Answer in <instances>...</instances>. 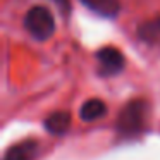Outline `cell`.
Returning a JSON list of instances; mask_svg holds the SVG:
<instances>
[{"instance_id": "obj_1", "label": "cell", "mask_w": 160, "mask_h": 160, "mask_svg": "<svg viewBox=\"0 0 160 160\" xmlns=\"http://www.w3.org/2000/svg\"><path fill=\"white\" fill-rule=\"evenodd\" d=\"M148 105L143 100H131L122 107L115 121V131L121 138H136L146 128Z\"/></svg>"}, {"instance_id": "obj_2", "label": "cell", "mask_w": 160, "mask_h": 160, "mask_svg": "<svg viewBox=\"0 0 160 160\" xmlns=\"http://www.w3.org/2000/svg\"><path fill=\"white\" fill-rule=\"evenodd\" d=\"M24 29L38 42H47L55 33V19L45 5H35L24 16Z\"/></svg>"}, {"instance_id": "obj_3", "label": "cell", "mask_w": 160, "mask_h": 160, "mask_svg": "<svg viewBox=\"0 0 160 160\" xmlns=\"http://www.w3.org/2000/svg\"><path fill=\"white\" fill-rule=\"evenodd\" d=\"M97 64L100 76H115L124 69V55L114 47H103L97 52Z\"/></svg>"}, {"instance_id": "obj_4", "label": "cell", "mask_w": 160, "mask_h": 160, "mask_svg": "<svg viewBox=\"0 0 160 160\" xmlns=\"http://www.w3.org/2000/svg\"><path fill=\"white\" fill-rule=\"evenodd\" d=\"M40 152V145L36 139H24V141L12 145L5 152L4 160H35Z\"/></svg>"}, {"instance_id": "obj_5", "label": "cell", "mask_w": 160, "mask_h": 160, "mask_svg": "<svg viewBox=\"0 0 160 160\" xmlns=\"http://www.w3.org/2000/svg\"><path fill=\"white\" fill-rule=\"evenodd\" d=\"M43 126H45V129L50 134H55V136L66 134L69 126H71V114L66 110L52 112V114L43 121Z\"/></svg>"}, {"instance_id": "obj_6", "label": "cell", "mask_w": 160, "mask_h": 160, "mask_svg": "<svg viewBox=\"0 0 160 160\" xmlns=\"http://www.w3.org/2000/svg\"><path fill=\"white\" fill-rule=\"evenodd\" d=\"M83 5H86L91 12L102 16V18H115L121 11L119 0H79Z\"/></svg>"}, {"instance_id": "obj_7", "label": "cell", "mask_w": 160, "mask_h": 160, "mask_svg": "<svg viewBox=\"0 0 160 160\" xmlns=\"http://www.w3.org/2000/svg\"><path fill=\"white\" fill-rule=\"evenodd\" d=\"M107 114V105L100 98H90L79 108V117L84 122H93Z\"/></svg>"}, {"instance_id": "obj_8", "label": "cell", "mask_w": 160, "mask_h": 160, "mask_svg": "<svg viewBox=\"0 0 160 160\" xmlns=\"http://www.w3.org/2000/svg\"><path fill=\"white\" fill-rule=\"evenodd\" d=\"M138 38L148 45H160V18L141 22L138 26Z\"/></svg>"}, {"instance_id": "obj_9", "label": "cell", "mask_w": 160, "mask_h": 160, "mask_svg": "<svg viewBox=\"0 0 160 160\" xmlns=\"http://www.w3.org/2000/svg\"><path fill=\"white\" fill-rule=\"evenodd\" d=\"M52 2H55V5H59L60 12H62L64 16H67L71 12V2L69 0H52Z\"/></svg>"}]
</instances>
